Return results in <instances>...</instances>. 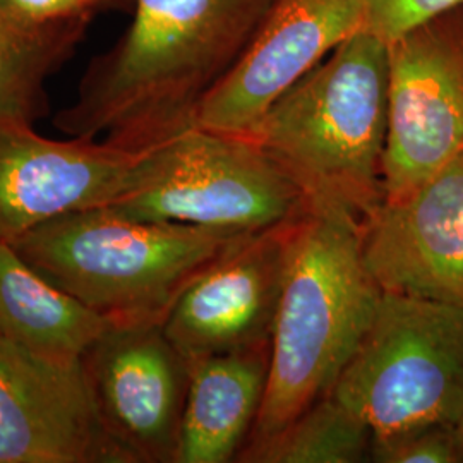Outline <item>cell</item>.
Masks as SVG:
<instances>
[{"mask_svg":"<svg viewBox=\"0 0 463 463\" xmlns=\"http://www.w3.org/2000/svg\"><path fill=\"white\" fill-rule=\"evenodd\" d=\"M364 5L365 30L386 43L411 28L463 7V0H361Z\"/></svg>","mask_w":463,"mask_h":463,"instance_id":"19","label":"cell"},{"mask_svg":"<svg viewBox=\"0 0 463 463\" xmlns=\"http://www.w3.org/2000/svg\"><path fill=\"white\" fill-rule=\"evenodd\" d=\"M13 16L36 30L84 28L99 7L93 0H2Z\"/></svg>","mask_w":463,"mask_h":463,"instance_id":"20","label":"cell"},{"mask_svg":"<svg viewBox=\"0 0 463 463\" xmlns=\"http://www.w3.org/2000/svg\"><path fill=\"white\" fill-rule=\"evenodd\" d=\"M363 30L361 0H273L248 49L201 101L194 126L249 136L285 91Z\"/></svg>","mask_w":463,"mask_h":463,"instance_id":"11","label":"cell"},{"mask_svg":"<svg viewBox=\"0 0 463 463\" xmlns=\"http://www.w3.org/2000/svg\"><path fill=\"white\" fill-rule=\"evenodd\" d=\"M388 131V43L352 34L277 99L252 141L311 208L363 222L381 201Z\"/></svg>","mask_w":463,"mask_h":463,"instance_id":"2","label":"cell"},{"mask_svg":"<svg viewBox=\"0 0 463 463\" xmlns=\"http://www.w3.org/2000/svg\"><path fill=\"white\" fill-rule=\"evenodd\" d=\"M371 428L330 393L271 436L248 443L237 462H371Z\"/></svg>","mask_w":463,"mask_h":463,"instance_id":"16","label":"cell"},{"mask_svg":"<svg viewBox=\"0 0 463 463\" xmlns=\"http://www.w3.org/2000/svg\"><path fill=\"white\" fill-rule=\"evenodd\" d=\"M109 321L71 298L13 248L0 242V333L36 355L80 363Z\"/></svg>","mask_w":463,"mask_h":463,"instance_id":"15","label":"cell"},{"mask_svg":"<svg viewBox=\"0 0 463 463\" xmlns=\"http://www.w3.org/2000/svg\"><path fill=\"white\" fill-rule=\"evenodd\" d=\"M122 215L254 233L311 210L298 184L248 136L191 126L145 149Z\"/></svg>","mask_w":463,"mask_h":463,"instance_id":"5","label":"cell"},{"mask_svg":"<svg viewBox=\"0 0 463 463\" xmlns=\"http://www.w3.org/2000/svg\"><path fill=\"white\" fill-rule=\"evenodd\" d=\"M273 0H134L128 33L91 62L55 117L69 137L145 151L194 126L201 101L248 49Z\"/></svg>","mask_w":463,"mask_h":463,"instance_id":"1","label":"cell"},{"mask_svg":"<svg viewBox=\"0 0 463 463\" xmlns=\"http://www.w3.org/2000/svg\"><path fill=\"white\" fill-rule=\"evenodd\" d=\"M365 266L384 294L463 309V156L359 223Z\"/></svg>","mask_w":463,"mask_h":463,"instance_id":"13","label":"cell"},{"mask_svg":"<svg viewBox=\"0 0 463 463\" xmlns=\"http://www.w3.org/2000/svg\"><path fill=\"white\" fill-rule=\"evenodd\" d=\"M124 2H128V0H93V4H95L99 9L110 7V5H120V4H124Z\"/></svg>","mask_w":463,"mask_h":463,"instance_id":"21","label":"cell"},{"mask_svg":"<svg viewBox=\"0 0 463 463\" xmlns=\"http://www.w3.org/2000/svg\"><path fill=\"white\" fill-rule=\"evenodd\" d=\"M359 222L323 208L304 216L271 335L265 400L248 443L265 439L330 395L378 313Z\"/></svg>","mask_w":463,"mask_h":463,"instance_id":"3","label":"cell"},{"mask_svg":"<svg viewBox=\"0 0 463 463\" xmlns=\"http://www.w3.org/2000/svg\"><path fill=\"white\" fill-rule=\"evenodd\" d=\"M306 215L241 235L185 285L164 328L189 363L271 344Z\"/></svg>","mask_w":463,"mask_h":463,"instance_id":"9","label":"cell"},{"mask_svg":"<svg viewBox=\"0 0 463 463\" xmlns=\"http://www.w3.org/2000/svg\"><path fill=\"white\" fill-rule=\"evenodd\" d=\"M458 424H460V430H462V434H463V417H462V419H460V422H458Z\"/></svg>","mask_w":463,"mask_h":463,"instance_id":"22","label":"cell"},{"mask_svg":"<svg viewBox=\"0 0 463 463\" xmlns=\"http://www.w3.org/2000/svg\"><path fill=\"white\" fill-rule=\"evenodd\" d=\"M463 156V7L388 42L384 199H400Z\"/></svg>","mask_w":463,"mask_h":463,"instance_id":"7","label":"cell"},{"mask_svg":"<svg viewBox=\"0 0 463 463\" xmlns=\"http://www.w3.org/2000/svg\"><path fill=\"white\" fill-rule=\"evenodd\" d=\"M248 233L139 220L110 206L55 216L13 248L109 323L164 321L185 285Z\"/></svg>","mask_w":463,"mask_h":463,"instance_id":"4","label":"cell"},{"mask_svg":"<svg viewBox=\"0 0 463 463\" xmlns=\"http://www.w3.org/2000/svg\"><path fill=\"white\" fill-rule=\"evenodd\" d=\"M331 395L374 434L463 417V309L383 294Z\"/></svg>","mask_w":463,"mask_h":463,"instance_id":"6","label":"cell"},{"mask_svg":"<svg viewBox=\"0 0 463 463\" xmlns=\"http://www.w3.org/2000/svg\"><path fill=\"white\" fill-rule=\"evenodd\" d=\"M0 463H129L81 361L52 363L0 333Z\"/></svg>","mask_w":463,"mask_h":463,"instance_id":"12","label":"cell"},{"mask_svg":"<svg viewBox=\"0 0 463 463\" xmlns=\"http://www.w3.org/2000/svg\"><path fill=\"white\" fill-rule=\"evenodd\" d=\"M371 462L462 463L463 434L458 422H426L374 434Z\"/></svg>","mask_w":463,"mask_h":463,"instance_id":"18","label":"cell"},{"mask_svg":"<svg viewBox=\"0 0 463 463\" xmlns=\"http://www.w3.org/2000/svg\"><path fill=\"white\" fill-rule=\"evenodd\" d=\"M271 344L191 363L177 463H229L248 445L265 400Z\"/></svg>","mask_w":463,"mask_h":463,"instance_id":"14","label":"cell"},{"mask_svg":"<svg viewBox=\"0 0 463 463\" xmlns=\"http://www.w3.org/2000/svg\"><path fill=\"white\" fill-rule=\"evenodd\" d=\"M84 28L36 30L0 0V112L34 120L47 110L45 83Z\"/></svg>","mask_w":463,"mask_h":463,"instance_id":"17","label":"cell"},{"mask_svg":"<svg viewBox=\"0 0 463 463\" xmlns=\"http://www.w3.org/2000/svg\"><path fill=\"white\" fill-rule=\"evenodd\" d=\"M141 153L103 139H52L33 120L0 112V242L55 216L112 206Z\"/></svg>","mask_w":463,"mask_h":463,"instance_id":"10","label":"cell"},{"mask_svg":"<svg viewBox=\"0 0 463 463\" xmlns=\"http://www.w3.org/2000/svg\"><path fill=\"white\" fill-rule=\"evenodd\" d=\"M81 364L99 420L129 463H177L191 363L164 321L109 323Z\"/></svg>","mask_w":463,"mask_h":463,"instance_id":"8","label":"cell"}]
</instances>
